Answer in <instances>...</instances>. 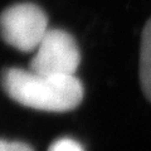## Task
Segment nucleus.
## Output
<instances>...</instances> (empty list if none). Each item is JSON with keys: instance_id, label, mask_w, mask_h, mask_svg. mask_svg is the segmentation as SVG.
I'll list each match as a JSON object with an SVG mask.
<instances>
[{"instance_id": "1", "label": "nucleus", "mask_w": 151, "mask_h": 151, "mask_svg": "<svg viewBox=\"0 0 151 151\" xmlns=\"http://www.w3.org/2000/svg\"><path fill=\"white\" fill-rule=\"evenodd\" d=\"M1 84L12 100L40 111H70L83 98V86L76 76H52L32 69L6 68L3 72Z\"/></svg>"}, {"instance_id": "2", "label": "nucleus", "mask_w": 151, "mask_h": 151, "mask_svg": "<svg viewBox=\"0 0 151 151\" xmlns=\"http://www.w3.org/2000/svg\"><path fill=\"white\" fill-rule=\"evenodd\" d=\"M48 30L45 13L35 4H15L0 14V37L20 52L35 50Z\"/></svg>"}, {"instance_id": "3", "label": "nucleus", "mask_w": 151, "mask_h": 151, "mask_svg": "<svg viewBox=\"0 0 151 151\" xmlns=\"http://www.w3.org/2000/svg\"><path fill=\"white\" fill-rule=\"evenodd\" d=\"M79 62L74 38L62 29H49L35 49L29 69L52 76H74Z\"/></svg>"}, {"instance_id": "4", "label": "nucleus", "mask_w": 151, "mask_h": 151, "mask_svg": "<svg viewBox=\"0 0 151 151\" xmlns=\"http://www.w3.org/2000/svg\"><path fill=\"white\" fill-rule=\"evenodd\" d=\"M140 81L145 96L151 102V19L146 23L141 37Z\"/></svg>"}, {"instance_id": "5", "label": "nucleus", "mask_w": 151, "mask_h": 151, "mask_svg": "<svg viewBox=\"0 0 151 151\" xmlns=\"http://www.w3.org/2000/svg\"><path fill=\"white\" fill-rule=\"evenodd\" d=\"M48 151H84V149L76 140L69 137H62V139L55 140L49 146Z\"/></svg>"}, {"instance_id": "6", "label": "nucleus", "mask_w": 151, "mask_h": 151, "mask_svg": "<svg viewBox=\"0 0 151 151\" xmlns=\"http://www.w3.org/2000/svg\"><path fill=\"white\" fill-rule=\"evenodd\" d=\"M0 151H33V149L24 142L0 139Z\"/></svg>"}]
</instances>
